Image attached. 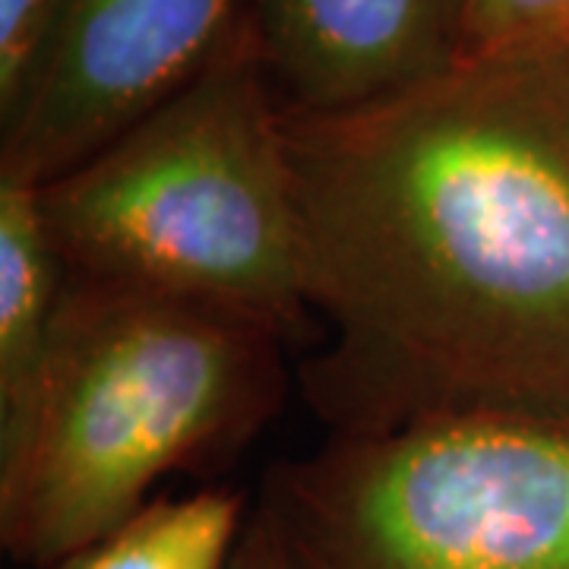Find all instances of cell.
I'll list each match as a JSON object with an SVG mask.
<instances>
[{"label": "cell", "mask_w": 569, "mask_h": 569, "mask_svg": "<svg viewBox=\"0 0 569 569\" xmlns=\"http://www.w3.org/2000/svg\"><path fill=\"white\" fill-rule=\"evenodd\" d=\"M63 282L39 187L0 174V443L13 440L36 396Z\"/></svg>", "instance_id": "52a82bcc"}, {"label": "cell", "mask_w": 569, "mask_h": 569, "mask_svg": "<svg viewBox=\"0 0 569 569\" xmlns=\"http://www.w3.org/2000/svg\"><path fill=\"white\" fill-rule=\"evenodd\" d=\"M244 29V0H54L17 99L0 174L54 181L203 73Z\"/></svg>", "instance_id": "5b68a950"}, {"label": "cell", "mask_w": 569, "mask_h": 569, "mask_svg": "<svg viewBox=\"0 0 569 569\" xmlns=\"http://www.w3.org/2000/svg\"><path fill=\"white\" fill-rule=\"evenodd\" d=\"M247 519L244 497L234 490L156 497L51 569H231Z\"/></svg>", "instance_id": "ba28073f"}, {"label": "cell", "mask_w": 569, "mask_h": 569, "mask_svg": "<svg viewBox=\"0 0 569 569\" xmlns=\"http://www.w3.org/2000/svg\"><path fill=\"white\" fill-rule=\"evenodd\" d=\"M284 114L307 389L339 433L569 421V108L553 58L456 61L339 114Z\"/></svg>", "instance_id": "6da1fadb"}, {"label": "cell", "mask_w": 569, "mask_h": 569, "mask_svg": "<svg viewBox=\"0 0 569 569\" xmlns=\"http://www.w3.org/2000/svg\"><path fill=\"white\" fill-rule=\"evenodd\" d=\"M459 61L553 58L569 44V0H449Z\"/></svg>", "instance_id": "9c48e42d"}, {"label": "cell", "mask_w": 569, "mask_h": 569, "mask_svg": "<svg viewBox=\"0 0 569 569\" xmlns=\"http://www.w3.org/2000/svg\"><path fill=\"white\" fill-rule=\"evenodd\" d=\"M54 0H0V111L17 99Z\"/></svg>", "instance_id": "30bf717a"}, {"label": "cell", "mask_w": 569, "mask_h": 569, "mask_svg": "<svg viewBox=\"0 0 569 569\" xmlns=\"http://www.w3.org/2000/svg\"><path fill=\"white\" fill-rule=\"evenodd\" d=\"M70 276L291 332L305 320L284 114L250 29L123 137L39 187Z\"/></svg>", "instance_id": "3957f363"}, {"label": "cell", "mask_w": 569, "mask_h": 569, "mask_svg": "<svg viewBox=\"0 0 569 569\" xmlns=\"http://www.w3.org/2000/svg\"><path fill=\"white\" fill-rule=\"evenodd\" d=\"M279 336L244 317L70 276L39 387L0 443V541L51 569L152 488L234 449L276 408Z\"/></svg>", "instance_id": "7a4b0ae2"}, {"label": "cell", "mask_w": 569, "mask_h": 569, "mask_svg": "<svg viewBox=\"0 0 569 569\" xmlns=\"http://www.w3.org/2000/svg\"><path fill=\"white\" fill-rule=\"evenodd\" d=\"M553 67H557V80H560V89H563V99H567L569 108V44L560 54H553Z\"/></svg>", "instance_id": "7c38bea8"}, {"label": "cell", "mask_w": 569, "mask_h": 569, "mask_svg": "<svg viewBox=\"0 0 569 569\" xmlns=\"http://www.w3.org/2000/svg\"><path fill=\"white\" fill-rule=\"evenodd\" d=\"M231 569H305L284 535L282 522L266 503L250 512L244 535L231 557Z\"/></svg>", "instance_id": "8fae6325"}, {"label": "cell", "mask_w": 569, "mask_h": 569, "mask_svg": "<svg viewBox=\"0 0 569 569\" xmlns=\"http://www.w3.org/2000/svg\"><path fill=\"white\" fill-rule=\"evenodd\" d=\"M263 503L305 569H569V421L336 433L279 468Z\"/></svg>", "instance_id": "277c9868"}, {"label": "cell", "mask_w": 569, "mask_h": 569, "mask_svg": "<svg viewBox=\"0 0 569 569\" xmlns=\"http://www.w3.org/2000/svg\"><path fill=\"white\" fill-rule=\"evenodd\" d=\"M244 20L291 114L380 102L459 61L449 0H244Z\"/></svg>", "instance_id": "8992f818"}]
</instances>
